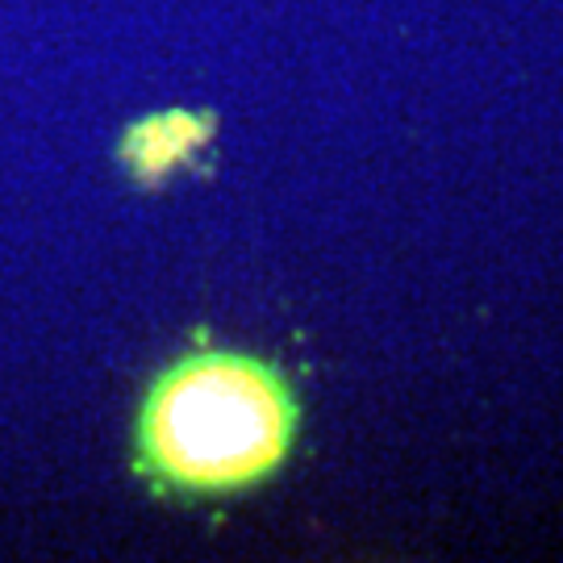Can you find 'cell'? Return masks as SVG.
I'll return each mask as SVG.
<instances>
[{"instance_id":"7a4b0ae2","label":"cell","mask_w":563,"mask_h":563,"mask_svg":"<svg viewBox=\"0 0 563 563\" xmlns=\"http://www.w3.org/2000/svg\"><path fill=\"white\" fill-rule=\"evenodd\" d=\"M213 134V118H197V113H159V118H146L142 125H134L125 134L121 155L130 163V172L142 180H155L163 172H172L176 163L192 159L197 146Z\"/></svg>"},{"instance_id":"6da1fadb","label":"cell","mask_w":563,"mask_h":563,"mask_svg":"<svg viewBox=\"0 0 563 563\" xmlns=\"http://www.w3.org/2000/svg\"><path fill=\"white\" fill-rule=\"evenodd\" d=\"M297 422V397L276 367L234 351H201L151 388L139 418V463L180 493H234L288 460Z\"/></svg>"}]
</instances>
